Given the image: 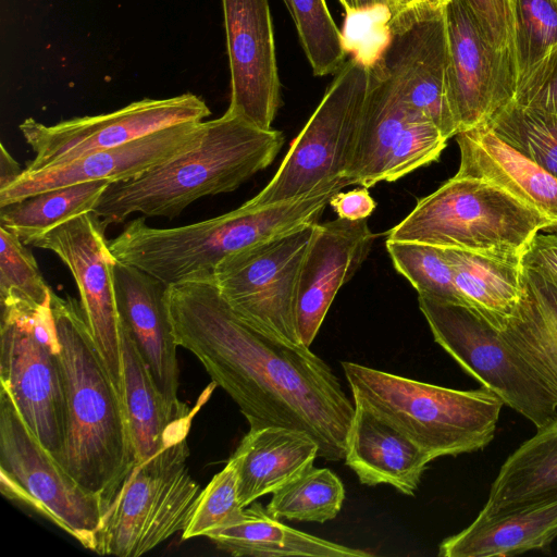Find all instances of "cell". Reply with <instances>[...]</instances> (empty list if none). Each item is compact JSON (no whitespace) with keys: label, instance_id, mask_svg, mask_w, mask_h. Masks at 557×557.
<instances>
[{"label":"cell","instance_id":"1","mask_svg":"<svg viewBox=\"0 0 557 557\" xmlns=\"http://www.w3.org/2000/svg\"><path fill=\"white\" fill-rule=\"evenodd\" d=\"M168 306L177 345L231 396L250 429L300 430L315 441L319 457L345 458L355 405L309 347L243 322L212 281L170 285Z\"/></svg>","mask_w":557,"mask_h":557},{"label":"cell","instance_id":"2","mask_svg":"<svg viewBox=\"0 0 557 557\" xmlns=\"http://www.w3.org/2000/svg\"><path fill=\"white\" fill-rule=\"evenodd\" d=\"M51 309L65 411L57 461L101 500L107 512L137 463L123 398L94 343L81 302L52 290Z\"/></svg>","mask_w":557,"mask_h":557},{"label":"cell","instance_id":"3","mask_svg":"<svg viewBox=\"0 0 557 557\" xmlns=\"http://www.w3.org/2000/svg\"><path fill=\"white\" fill-rule=\"evenodd\" d=\"M283 144L282 132L259 128L225 111L203 121L200 139L190 149L137 178L111 183L92 212L106 227L133 213L173 219L202 197L237 189L268 168Z\"/></svg>","mask_w":557,"mask_h":557},{"label":"cell","instance_id":"4","mask_svg":"<svg viewBox=\"0 0 557 557\" xmlns=\"http://www.w3.org/2000/svg\"><path fill=\"white\" fill-rule=\"evenodd\" d=\"M339 190L342 185L334 184L273 205L244 202L222 215L172 228L151 227L140 216L110 240L109 247L117 261L168 285L212 281L215 268L227 257L319 222L330 198Z\"/></svg>","mask_w":557,"mask_h":557},{"label":"cell","instance_id":"5","mask_svg":"<svg viewBox=\"0 0 557 557\" xmlns=\"http://www.w3.org/2000/svg\"><path fill=\"white\" fill-rule=\"evenodd\" d=\"M354 405L385 420L432 460L473 453L495 436L503 399L482 386L459 391L342 362Z\"/></svg>","mask_w":557,"mask_h":557},{"label":"cell","instance_id":"6","mask_svg":"<svg viewBox=\"0 0 557 557\" xmlns=\"http://www.w3.org/2000/svg\"><path fill=\"white\" fill-rule=\"evenodd\" d=\"M549 228L548 219L500 187L455 175L420 198L386 239L521 259L533 237Z\"/></svg>","mask_w":557,"mask_h":557},{"label":"cell","instance_id":"7","mask_svg":"<svg viewBox=\"0 0 557 557\" xmlns=\"http://www.w3.org/2000/svg\"><path fill=\"white\" fill-rule=\"evenodd\" d=\"M371 62L356 54L335 73L271 181L251 199L262 207L297 199L346 178L370 85Z\"/></svg>","mask_w":557,"mask_h":557},{"label":"cell","instance_id":"8","mask_svg":"<svg viewBox=\"0 0 557 557\" xmlns=\"http://www.w3.org/2000/svg\"><path fill=\"white\" fill-rule=\"evenodd\" d=\"M188 456L184 437L134 467L103 517L95 553L138 557L186 529L200 493Z\"/></svg>","mask_w":557,"mask_h":557},{"label":"cell","instance_id":"9","mask_svg":"<svg viewBox=\"0 0 557 557\" xmlns=\"http://www.w3.org/2000/svg\"><path fill=\"white\" fill-rule=\"evenodd\" d=\"M59 342L50 302L1 305L0 380L22 419L58 460L65 411Z\"/></svg>","mask_w":557,"mask_h":557},{"label":"cell","instance_id":"10","mask_svg":"<svg viewBox=\"0 0 557 557\" xmlns=\"http://www.w3.org/2000/svg\"><path fill=\"white\" fill-rule=\"evenodd\" d=\"M0 490L96 552L106 509L45 448L0 389Z\"/></svg>","mask_w":557,"mask_h":557},{"label":"cell","instance_id":"11","mask_svg":"<svg viewBox=\"0 0 557 557\" xmlns=\"http://www.w3.org/2000/svg\"><path fill=\"white\" fill-rule=\"evenodd\" d=\"M418 302L434 341L482 386L537 429L557 418V398L499 330L468 306L421 295Z\"/></svg>","mask_w":557,"mask_h":557},{"label":"cell","instance_id":"12","mask_svg":"<svg viewBox=\"0 0 557 557\" xmlns=\"http://www.w3.org/2000/svg\"><path fill=\"white\" fill-rule=\"evenodd\" d=\"M318 223L236 252L215 268L212 282L243 322L286 343L301 344L296 322L299 278Z\"/></svg>","mask_w":557,"mask_h":557},{"label":"cell","instance_id":"13","mask_svg":"<svg viewBox=\"0 0 557 557\" xmlns=\"http://www.w3.org/2000/svg\"><path fill=\"white\" fill-rule=\"evenodd\" d=\"M211 114L206 101L191 92L144 98L113 112L86 115L47 125L25 119L18 129L35 158L25 172L70 162L85 153L117 147L163 128L202 122Z\"/></svg>","mask_w":557,"mask_h":557},{"label":"cell","instance_id":"14","mask_svg":"<svg viewBox=\"0 0 557 557\" xmlns=\"http://www.w3.org/2000/svg\"><path fill=\"white\" fill-rule=\"evenodd\" d=\"M106 225L94 212L75 216L28 245L54 252L72 273L90 335L123 398L121 320L117 310L114 265Z\"/></svg>","mask_w":557,"mask_h":557},{"label":"cell","instance_id":"15","mask_svg":"<svg viewBox=\"0 0 557 557\" xmlns=\"http://www.w3.org/2000/svg\"><path fill=\"white\" fill-rule=\"evenodd\" d=\"M444 11L448 96L462 132L484 125L512 100L515 58L511 51L497 50L488 42L465 0H448Z\"/></svg>","mask_w":557,"mask_h":557},{"label":"cell","instance_id":"16","mask_svg":"<svg viewBox=\"0 0 557 557\" xmlns=\"http://www.w3.org/2000/svg\"><path fill=\"white\" fill-rule=\"evenodd\" d=\"M444 9L388 24L389 40L379 60L407 106L449 139L459 128L448 96Z\"/></svg>","mask_w":557,"mask_h":557},{"label":"cell","instance_id":"17","mask_svg":"<svg viewBox=\"0 0 557 557\" xmlns=\"http://www.w3.org/2000/svg\"><path fill=\"white\" fill-rule=\"evenodd\" d=\"M231 74L227 112L271 129L281 107L269 0H221Z\"/></svg>","mask_w":557,"mask_h":557},{"label":"cell","instance_id":"18","mask_svg":"<svg viewBox=\"0 0 557 557\" xmlns=\"http://www.w3.org/2000/svg\"><path fill=\"white\" fill-rule=\"evenodd\" d=\"M202 128L203 121L173 125L117 147L85 153L60 165L23 171L15 182L0 189V207L78 183L137 178L194 147Z\"/></svg>","mask_w":557,"mask_h":557},{"label":"cell","instance_id":"19","mask_svg":"<svg viewBox=\"0 0 557 557\" xmlns=\"http://www.w3.org/2000/svg\"><path fill=\"white\" fill-rule=\"evenodd\" d=\"M375 237L367 219L318 223L299 278L296 322L302 345L310 347L336 294L364 262Z\"/></svg>","mask_w":557,"mask_h":557},{"label":"cell","instance_id":"20","mask_svg":"<svg viewBox=\"0 0 557 557\" xmlns=\"http://www.w3.org/2000/svg\"><path fill=\"white\" fill-rule=\"evenodd\" d=\"M114 283L121 323L135 342L158 389L171 407L187 408L177 395L178 345L168 306L170 285L117 260Z\"/></svg>","mask_w":557,"mask_h":557},{"label":"cell","instance_id":"21","mask_svg":"<svg viewBox=\"0 0 557 557\" xmlns=\"http://www.w3.org/2000/svg\"><path fill=\"white\" fill-rule=\"evenodd\" d=\"M458 176L490 182L548 219L557 230V178L485 125L459 132Z\"/></svg>","mask_w":557,"mask_h":557},{"label":"cell","instance_id":"22","mask_svg":"<svg viewBox=\"0 0 557 557\" xmlns=\"http://www.w3.org/2000/svg\"><path fill=\"white\" fill-rule=\"evenodd\" d=\"M121 341L123 403L136 461L139 463L164 446L187 437L194 416L216 385L212 382L193 408L175 409L158 389L148 366L122 323Z\"/></svg>","mask_w":557,"mask_h":557},{"label":"cell","instance_id":"23","mask_svg":"<svg viewBox=\"0 0 557 557\" xmlns=\"http://www.w3.org/2000/svg\"><path fill=\"white\" fill-rule=\"evenodd\" d=\"M557 539V491L479 513L473 522L440 544L442 557H506L548 547Z\"/></svg>","mask_w":557,"mask_h":557},{"label":"cell","instance_id":"24","mask_svg":"<svg viewBox=\"0 0 557 557\" xmlns=\"http://www.w3.org/2000/svg\"><path fill=\"white\" fill-rule=\"evenodd\" d=\"M344 460L360 483L370 486L389 484L409 496L416 493L432 461L399 430L356 405Z\"/></svg>","mask_w":557,"mask_h":557},{"label":"cell","instance_id":"25","mask_svg":"<svg viewBox=\"0 0 557 557\" xmlns=\"http://www.w3.org/2000/svg\"><path fill=\"white\" fill-rule=\"evenodd\" d=\"M319 446L306 432L285 426L249 429L230 457L237 469L238 499L247 507L313 467Z\"/></svg>","mask_w":557,"mask_h":557},{"label":"cell","instance_id":"26","mask_svg":"<svg viewBox=\"0 0 557 557\" xmlns=\"http://www.w3.org/2000/svg\"><path fill=\"white\" fill-rule=\"evenodd\" d=\"M274 518L260 503L245 507L233 522L207 537L233 556L364 557L368 552L344 546L293 529Z\"/></svg>","mask_w":557,"mask_h":557},{"label":"cell","instance_id":"27","mask_svg":"<svg viewBox=\"0 0 557 557\" xmlns=\"http://www.w3.org/2000/svg\"><path fill=\"white\" fill-rule=\"evenodd\" d=\"M524 293L500 334L557 398V285L523 267Z\"/></svg>","mask_w":557,"mask_h":557},{"label":"cell","instance_id":"28","mask_svg":"<svg viewBox=\"0 0 557 557\" xmlns=\"http://www.w3.org/2000/svg\"><path fill=\"white\" fill-rule=\"evenodd\" d=\"M412 112L379 58L371 62L368 96L346 174L351 185L369 188L382 182L389 151Z\"/></svg>","mask_w":557,"mask_h":557},{"label":"cell","instance_id":"29","mask_svg":"<svg viewBox=\"0 0 557 557\" xmlns=\"http://www.w3.org/2000/svg\"><path fill=\"white\" fill-rule=\"evenodd\" d=\"M466 306L502 331L524 293L521 259L443 248Z\"/></svg>","mask_w":557,"mask_h":557},{"label":"cell","instance_id":"30","mask_svg":"<svg viewBox=\"0 0 557 557\" xmlns=\"http://www.w3.org/2000/svg\"><path fill=\"white\" fill-rule=\"evenodd\" d=\"M556 491L557 418L537 429L506 459L479 513H492Z\"/></svg>","mask_w":557,"mask_h":557},{"label":"cell","instance_id":"31","mask_svg":"<svg viewBox=\"0 0 557 557\" xmlns=\"http://www.w3.org/2000/svg\"><path fill=\"white\" fill-rule=\"evenodd\" d=\"M109 181H90L44 191L0 207V226L28 245L34 238L92 212Z\"/></svg>","mask_w":557,"mask_h":557},{"label":"cell","instance_id":"32","mask_svg":"<svg viewBox=\"0 0 557 557\" xmlns=\"http://www.w3.org/2000/svg\"><path fill=\"white\" fill-rule=\"evenodd\" d=\"M344 499L341 479L330 469L311 467L273 493L267 510L276 519L324 523L338 515Z\"/></svg>","mask_w":557,"mask_h":557},{"label":"cell","instance_id":"33","mask_svg":"<svg viewBox=\"0 0 557 557\" xmlns=\"http://www.w3.org/2000/svg\"><path fill=\"white\" fill-rule=\"evenodd\" d=\"M484 125L557 178V114L528 109L510 101Z\"/></svg>","mask_w":557,"mask_h":557},{"label":"cell","instance_id":"34","mask_svg":"<svg viewBox=\"0 0 557 557\" xmlns=\"http://www.w3.org/2000/svg\"><path fill=\"white\" fill-rule=\"evenodd\" d=\"M315 76L335 74L345 63L346 40L325 0H283Z\"/></svg>","mask_w":557,"mask_h":557},{"label":"cell","instance_id":"35","mask_svg":"<svg viewBox=\"0 0 557 557\" xmlns=\"http://www.w3.org/2000/svg\"><path fill=\"white\" fill-rule=\"evenodd\" d=\"M394 268L417 289L418 295L465 305L444 249L416 242L386 239Z\"/></svg>","mask_w":557,"mask_h":557},{"label":"cell","instance_id":"36","mask_svg":"<svg viewBox=\"0 0 557 557\" xmlns=\"http://www.w3.org/2000/svg\"><path fill=\"white\" fill-rule=\"evenodd\" d=\"M517 85L557 47L555 0H510ZM516 85V87H517Z\"/></svg>","mask_w":557,"mask_h":557},{"label":"cell","instance_id":"37","mask_svg":"<svg viewBox=\"0 0 557 557\" xmlns=\"http://www.w3.org/2000/svg\"><path fill=\"white\" fill-rule=\"evenodd\" d=\"M0 302L40 307L51 300L32 251L16 235L0 226Z\"/></svg>","mask_w":557,"mask_h":557},{"label":"cell","instance_id":"38","mask_svg":"<svg viewBox=\"0 0 557 557\" xmlns=\"http://www.w3.org/2000/svg\"><path fill=\"white\" fill-rule=\"evenodd\" d=\"M243 509L238 499L236 465L230 458L225 467L200 491L182 539L208 536L233 522Z\"/></svg>","mask_w":557,"mask_h":557},{"label":"cell","instance_id":"39","mask_svg":"<svg viewBox=\"0 0 557 557\" xmlns=\"http://www.w3.org/2000/svg\"><path fill=\"white\" fill-rule=\"evenodd\" d=\"M447 140L431 121L412 112L389 151L382 182H395L437 161Z\"/></svg>","mask_w":557,"mask_h":557},{"label":"cell","instance_id":"40","mask_svg":"<svg viewBox=\"0 0 557 557\" xmlns=\"http://www.w3.org/2000/svg\"><path fill=\"white\" fill-rule=\"evenodd\" d=\"M511 101L528 109L557 114V47L517 85Z\"/></svg>","mask_w":557,"mask_h":557},{"label":"cell","instance_id":"41","mask_svg":"<svg viewBox=\"0 0 557 557\" xmlns=\"http://www.w3.org/2000/svg\"><path fill=\"white\" fill-rule=\"evenodd\" d=\"M488 42L500 51L512 50L513 23L510 0H465Z\"/></svg>","mask_w":557,"mask_h":557},{"label":"cell","instance_id":"42","mask_svg":"<svg viewBox=\"0 0 557 557\" xmlns=\"http://www.w3.org/2000/svg\"><path fill=\"white\" fill-rule=\"evenodd\" d=\"M521 263L557 285V232L537 233L522 255Z\"/></svg>","mask_w":557,"mask_h":557},{"label":"cell","instance_id":"43","mask_svg":"<svg viewBox=\"0 0 557 557\" xmlns=\"http://www.w3.org/2000/svg\"><path fill=\"white\" fill-rule=\"evenodd\" d=\"M337 218L359 221L372 214L376 202L369 193L368 187L361 186L349 191H337L329 201Z\"/></svg>","mask_w":557,"mask_h":557},{"label":"cell","instance_id":"44","mask_svg":"<svg viewBox=\"0 0 557 557\" xmlns=\"http://www.w3.org/2000/svg\"><path fill=\"white\" fill-rule=\"evenodd\" d=\"M447 2L448 0H393V11L387 17V24L426 10L444 9Z\"/></svg>","mask_w":557,"mask_h":557},{"label":"cell","instance_id":"45","mask_svg":"<svg viewBox=\"0 0 557 557\" xmlns=\"http://www.w3.org/2000/svg\"><path fill=\"white\" fill-rule=\"evenodd\" d=\"M20 164L7 151L3 144L0 145V189L15 182L23 173Z\"/></svg>","mask_w":557,"mask_h":557},{"label":"cell","instance_id":"46","mask_svg":"<svg viewBox=\"0 0 557 557\" xmlns=\"http://www.w3.org/2000/svg\"><path fill=\"white\" fill-rule=\"evenodd\" d=\"M359 13L369 12L373 9H383L387 17L393 11V0H356Z\"/></svg>","mask_w":557,"mask_h":557},{"label":"cell","instance_id":"47","mask_svg":"<svg viewBox=\"0 0 557 557\" xmlns=\"http://www.w3.org/2000/svg\"><path fill=\"white\" fill-rule=\"evenodd\" d=\"M347 16L359 13L356 0H338Z\"/></svg>","mask_w":557,"mask_h":557},{"label":"cell","instance_id":"48","mask_svg":"<svg viewBox=\"0 0 557 557\" xmlns=\"http://www.w3.org/2000/svg\"><path fill=\"white\" fill-rule=\"evenodd\" d=\"M557 2V0H555Z\"/></svg>","mask_w":557,"mask_h":557}]
</instances>
